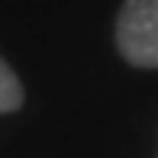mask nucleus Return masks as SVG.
Segmentation results:
<instances>
[{
    "label": "nucleus",
    "instance_id": "1",
    "mask_svg": "<svg viewBox=\"0 0 158 158\" xmlns=\"http://www.w3.org/2000/svg\"><path fill=\"white\" fill-rule=\"evenodd\" d=\"M116 48L135 68H158V0H123L116 13Z\"/></svg>",
    "mask_w": 158,
    "mask_h": 158
},
{
    "label": "nucleus",
    "instance_id": "2",
    "mask_svg": "<svg viewBox=\"0 0 158 158\" xmlns=\"http://www.w3.org/2000/svg\"><path fill=\"white\" fill-rule=\"evenodd\" d=\"M23 97H26V90H23V84H19L16 71L0 58V113L19 110V106H23Z\"/></svg>",
    "mask_w": 158,
    "mask_h": 158
}]
</instances>
